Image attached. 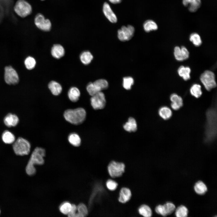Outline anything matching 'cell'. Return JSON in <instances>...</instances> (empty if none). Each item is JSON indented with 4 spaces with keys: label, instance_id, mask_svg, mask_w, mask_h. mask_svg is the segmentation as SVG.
<instances>
[{
    "label": "cell",
    "instance_id": "6da1fadb",
    "mask_svg": "<svg viewBox=\"0 0 217 217\" xmlns=\"http://www.w3.org/2000/svg\"><path fill=\"white\" fill-rule=\"evenodd\" d=\"M217 113L216 105L208 109L206 112V124L204 140L210 143L216 137L217 132Z\"/></svg>",
    "mask_w": 217,
    "mask_h": 217
},
{
    "label": "cell",
    "instance_id": "7a4b0ae2",
    "mask_svg": "<svg viewBox=\"0 0 217 217\" xmlns=\"http://www.w3.org/2000/svg\"><path fill=\"white\" fill-rule=\"evenodd\" d=\"M45 155L46 151L43 148L37 147L34 149L26 167V171L27 175L32 176L36 174V170L35 165H43Z\"/></svg>",
    "mask_w": 217,
    "mask_h": 217
},
{
    "label": "cell",
    "instance_id": "3957f363",
    "mask_svg": "<svg viewBox=\"0 0 217 217\" xmlns=\"http://www.w3.org/2000/svg\"><path fill=\"white\" fill-rule=\"evenodd\" d=\"M86 116L85 110L81 107L74 109H68L64 113V117L65 120L74 125H79L83 123Z\"/></svg>",
    "mask_w": 217,
    "mask_h": 217
},
{
    "label": "cell",
    "instance_id": "277c9868",
    "mask_svg": "<svg viewBox=\"0 0 217 217\" xmlns=\"http://www.w3.org/2000/svg\"><path fill=\"white\" fill-rule=\"evenodd\" d=\"M12 147L15 154L17 156L28 155L30 152L31 144L29 141L22 137L16 138L12 144Z\"/></svg>",
    "mask_w": 217,
    "mask_h": 217
},
{
    "label": "cell",
    "instance_id": "5b68a950",
    "mask_svg": "<svg viewBox=\"0 0 217 217\" xmlns=\"http://www.w3.org/2000/svg\"><path fill=\"white\" fill-rule=\"evenodd\" d=\"M200 80L206 89L208 91L216 86L215 75L212 71L206 70L200 75Z\"/></svg>",
    "mask_w": 217,
    "mask_h": 217
},
{
    "label": "cell",
    "instance_id": "8992f818",
    "mask_svg": "<svg viewBox=\"0 0 217 217\" xmlns=\"http://www.w3.org/2000/svg\"><path fill=\"white\" fill-rule=\"evenodd\" d=\"M15 12L19 16L24 17L30 14L32 11L31 5L25 0H18L14 7Z\"/></svg>",
    "mask_w": 217,
    "mask_h": 217
},
{
    "label": "cell",
    "instance_id": "52a82bcc",
    "mask_svg": "<svg viewBox=\"0 0 217 217\" xmlns=\"http://www.w3.org/2000/svg\"><path fill=\"white\" fill-rule=\"evenodd\" d=\"M125 167L123 163L112 161L108 164V170L110 175L115 178L122 175L124 171Z\"/></svg>",
    "mask_w": 217,
    "mask_h": 217
},
{
    "label": "cell",
    "instance_id": "ba28073f",
    "mask_svg": "<svg viewBox=\"0 0 217 217\" xmlns=\"http://www.w3.org/2000/svg\"><path fill=\"white\" fill-rule=\"evenodd\" d=\"M4 79L5 82L9 85H15L19 81V77L16 71L11 66L5 68Z\"/></svg>",
    "mask_w": 217,
    "mask_h": 217
},
{
    "label": "cell",
    "instance_id": "9c48e42d",
    "mask_svg": "<svg viewBox=\"0 0 217 217\" xmlns=\"http://www.w3.org/2000/svg\"><path fill=\"white\" fill-rule=\"evenodd\" d=\"M134 32L135 29L133 26L131 25L123 26L118 30V38L122 41H128L133 37Z\"/></svg>",
    "mask_w": 217,
    "mask_h": 217
},
{
    "label": "cell",
    "instance_id": "30bf717a",
    "mask_svg": "<svg viewBox=\"0 0 217 217\" xmlns=\"http://www.w3.org/2000/svg\"><path fill=\"white\" fill-rule=\"evenodd\" d=\"M90 103L93 109L95 110L102 109L105 106L106 100L104 94L100 91L92 96L90 98Z\"/></svg>",
    "mask_w": 217,
    "mask_h": 217
},
{
    "label": "cell",
    "instance_id": "8fae6325",
    "mask_svg": "<svg viewBox=\"0 0 217 217\" xmlns=\"http://www.w3.org/2000/svg\"><path fill=\"white\" fill-rule=\"evenodd\" d=\"M34 21L37 27L42 30L48 31L51 29V22L49 19H46L44 16L41 14H38L36 15Z\"/></svg>",
    "mask_w": 217,
    "mask_h": 217
},
{
    "label": "cell",
    "instance_id": "7c38bea8",
    "mask_svg": "<svg viewBox=\"0 0 217 217\" xmlns=\"http://www.w3.org/2000/svg\"><path fill=\"white\" fill-rule=\"evenodd\" d=\"M176 209L175 205L171 202H167L163 205H159L155 209L156 212L159 215L166 216L171 214Z\"/></svg>",
    "mask_w": 217,
    "mask_h": 217
},
{
    "label": "cell",
    "instance_id": "4fadbf2b",
    "mask_svg": "<svg viewBox=\"0 0 217 217\" xmlns=\"http://www.w3.org/2000/svg\"><path fill=\"white\" fill-rule=\"evenodd\" d=\"M20 122V118L16 114L9 112L4 117L3 122L7 128H10L16 126Z\"/></svg>",
    "mask_w": 217,
    "mask_h": 217
},
{
    "label": "cell",
    "instance_id": "5bb4252c",
    "mask_svg": "<svg viewBox=\"0 0 217 217\" xmlns=\"http://www.w3.org/2000/svg\"><path fill=\"white\" fill-rule=\"evenodd\" d=\"M174 54L176 60L179 61H182L188 58L189 53L185 47L182 46L180 48L176 46L174 49Z\"/></svg>",
    "mask_w": 217,
    "mask_h": 217
},
{
    "label": "cell",
    "instance_id": "9a60e30c",
    "mask_svg": "<svg viewBox=\"0 0 217 217\" xmlns=\"http://www.w3.org/2000/svg\"><path fill=\"white\" fill-rule=\"evenodd\" d=\"M102 10L104 15L111 22L113 23L117 22V17L107 3H104Z\"/></svg>",
    "mask_w": 217,
    "mask_h": 217
},
{
    "label": "cell",
    "instance_id": "2e32d148",
    "mask_svg": "<svg viewBox=\"0 0 217 217\" xmlns=\"http://www.w3.org/2000/svg\"><path fill=\"white\" fill-rule=\"evenodd\" d=\"M1 138L3 143L7 145L12 144L16 138L14 134L8 130H5L2 132Z\"/></svg>",
    "mask_w": 217,
    "mask_h": 217
},
{
    "label": "cell",
    "instance_id": "e0dca14e",
    "mask_svg": "<svg viewBox=\"0 0 217 217\" xmlns=\"http://www.w3.org/2000/svg\"><path fill=\"white\" fill-rule=\"evenodd\" d=\"M171 102V106L175 110H178L183 105V100L181 97L176 93H173L170 96Z\"/></svg>",
    "mask_w": 217,
    "mask_h": 217
},
{
    "label": "cell",
    "instance_id": "ac0fdd59",
    "mask_svg": "<svg viewBox=\"0 0 217 217\" xmlns=\"http://www.w3.org/2000/svg\"><path fill=\"white\" fill-rule=\"evenodd\" d=\"M201 0H183L184 6H188L189 11L192 12H196L200 8L201 5Z\"/></svg>",
    "mask_w": 217,
    "mask_h": 217
},
{
    "label": "cell",
    "instance_id": "d6986e66",
    "mask_svg": "<svg viewBox=\"0 0 217 217\" xmlns=\"http://www.w3.org/2000/svg\"><path fill=\"white\" fill-rule=\"evenodd\" d=\"M51 54L55 58L59 59L62 57L65 53V50L63 47L61 45H54L51 50Z\"/></svg>",
    "mask_w": 217,
    "mask_h": 217
},
{
    "label": "cell",
    "instance_id": "ffe728a7",
    "mask_svg": "<svg viewBox=\"0 0 217 217\" xmlns=\"http://www.w3.org/2000/svg\"><path fill=\"white\" fill-rule=\"evenodd\" d=\"M131 196L130 190L127 188H122L119 193L118 201L121 203H125L128 201Z\"/></svg>",
    "mask_w": 217,
    "mask_h": 217
},
{
    "label": "cell",
    "instance_id": "44dd1931",
    "mask_svg": "<svg viewBox=\"0 0 217 217\" xmlns=\"http://www.w3.org/2000/svg\"><path fill=\"white\" fill-rule=\"evenodd\" d=\"M159 116L163 120H167L170 119L172 115V112L168 107L164 106L159 108L158 111Z\"/></svg>",
    "mask_w": 217,
    "mask_h": 217
},
{
    "label": "cell",
    "instance_id": "7402d4cb",
    "mask_svg": "<svg viewBox=\"0 0 217 217\" xmlns=\"http://www.w3.org/2000/svg\"><path fill=\"white\" fill-rule=\"evenodd\" d=\"M190 68L188 66L185 67L182 65L180 66L178 70L179 75L185 81L190 79Z\"/></svg>",
    "mask_w": 217,
    "mask_h": 217
},
{
    "label": "cell",
    "instance_id": "603a6c76",
    "mask_svg": "<svg viewBox=\"0 0 217 217\" xmlns=\"http://www.w3.org/2000/svg\"><path fill=\"white\" fill-rule=\"evenodd\" d=\"M48 87L52 94L58 96L60 94L62 90L61 85L57 82L52 81L48 84Z\"/></svg>",
    "mask_w": 217,
    "mask_h": 217
},
{
    "label": "cell",
    "instance_id": "cb8c5ba5",
    "mask_svg": "<svg viewBox=\"0 0 217 217\" xmlns=\"http://www.w3.org/2000/svg\"><path fill=\"white\" fill-rule=\"evenodd\" d=\"M80 94L79 90L75 87L71 88L68 92L69 99L71 101L74 102H76L79 100Z\"/></svg>",
    "mask_w": 217,
    "mask_h": 217
},
{
    "label": "cell",
    "instance_id": "d4e9b609",
    "mask_svg": "<svg viewBox=\"0 0 217 217\" xmlns=\"http://www.w3.org/2000/svg\"><path fill=\"white\" fill-rule=\"evenodd\" d=\"M123 127L126 131L135 132L137 129V125L135 120L133 118L130 117L127 122L124 125Z\"/></svg>",
    "mask_w": 217,
    "mask_h": 217
},
{
    "label": "cell",
    "instance_id": "484cf974",
    "mask_svg": "<svg viewBox=\"0 0 217 217\" xmlns=\"http://www.w3.org/2000/svg\"><path fill=\"white\" fill-rule=\"evenodd\" d=\"M69 143L75 147L79 146L81 143V139L80 136L77 133H72L69 134L68 137Z\"/></svg>",
    "mask_w": 217,
    "mask_h": 217
},
{
    "label": "cell",
    "instance_id": "4316f807",
    "mask_svg": "<svg viewBox=\"0 0 217 217\" xmlns=\"http://www.w3.org/2000/svg\"><path fill=\"white\" fill-rule=\"evenodd\" d=\"M143 28L146 32L156 30L158 28L157 24L153 20H149L146 21L143 24Z\"/></svg>",
    "mask_w": 217,
    "mask_h": 217
},
{
    "label": "cell",
    "instance_id": "83f0119b",
    "mask_svg": "<svg viewBox=\"0 0 217 217\" xmlns=\"http://www.w3.org/2000/svg\"><path fill=\"white\" fill-rule=\"evenodd\" d=\"M194 188L196 193L199 195L205 194L207 190L206 185L203 181H200L195 183Z\"/></svg>",
    "mask_w": 217,
    "mask_h": 217
},
{
    "label": "cell",
    "instance_id": "f1b7e54d",
    "mask_svg": "<svg viewBox=\"0 0 217 217\" xmlns=\"http://www.w3.org/2000/svg\"><path fill=\"white\" fill-rule=\"evenodd\" d=\"M190 94L197 98L200 97L202 94L201 86L198 84H193L190 88Z\"/></svg>",
    "mask_w": 217,
    "mask_h": 217
},
{
    "label": "cell",
    "instance_id": "f546056e",
    "mask_svg": "<svg viewBox=\"0 0 217 217\" xmlns=\"http://www.w3.org/2000/svg\"><path fill=\"white\" fill-rule=\"evenodd\" d=\"M93 56L91 53L88 51H84L80 54V59L81 62L84 64H89L93 59Z\"/></svg>",
    "mask_w": 217,
    "mask_h": 217
},
{
    "label": "cell",
    "instance_id": "4dcf8cb0",
    "mask_svg": "<svg viewBox=\"0 0 217 217\" xmlns=\"http://www.w3.org/2000/svg\"><path fill=\"white\" fill-rule=\"evenodd\" d=\"M77 217H83L86 216L88 211L86 206L83 203H80L77 206Z\"/></svg>",
    "mask_w": 217,
    "mask_h": 217
},
{
    "label": "cell",
    "instance_id": "1f68e13d",
    "mask_svg": "<svg viewBox=\"0 0 217 217\" xmlns=\"http://www.w3.org/2000/svg\"><path fill=\"white\" fill-rule=\"evenodd\" d=\"M138 212L140 215L145 217H150L152 215L151 209L146 205L140 206L139 208Z\"/></svg>",
    "mask_w": 217,
    "mask_h": 217
},
{
    "label": "cell",
    "instance_id": "d6a6232c",
    "mask_svg": "<svg viewBox=\"0 0 217 217\" xmlns=\"http://www.w3.org/2000/svg\"><path fill=\"white\" fill-rule=\"evenodd\" d=\"M72 205L70 203L65 201L62 203L59 206L60 212L64 215H68L71 211Z\"/></svg>",
    "mask_w": 217,
    "mask_h": 217
},
{
    "label": "cell",
    "instance_id": "836d02e7",
    "mask_svg": "<svg viewBox=\"0 0 217 217\" xmlns=\"http://www.w3.org/2000/svg\"><path fill=\"white\" fill-rule=\"evenodd\" d=\"M188 213L187 209L183 205L179 206L175 210V215L177 217H186Z\"/></svg>",
    "mask_w": 217,
    "mask_h": 217
},
{
    "label": "cell",
    "instance_id": "e575fe53",
    "mask_svg": "<svg viewBox=\"0 0 217 217\" xmlns=\"http://www.w3.org/2000/svg\"><path fill=\"white\" fill-rule=\"evenodd\" d=\"M190 40L195 46H199L201 45L202 41L200 35L196 33H191L189 37Z\"/></svg>",
    "mask_w": 217,
    "mask_h": 217
},
{
    "label": "cell",
    "instance_id": "d590c367",
    "mask_svg": "<svg viewBox=\"0 0 217 217\" xmlns=\"http://www.w3.org/2000/svg\"><path fill=\"white\" fill-rule=\"evenodd\" d=\"M86 90L89 94L91 96L101 91L93 82L90 83L88 84L86 87Z\"/></svg>",
    "mask_w": 217,
    "mask_h": 217
},
{
    "label": "cell",
    "instance_id": "8d00e7d4",
    "mask_svg": "<svg viewBox=\"0 0 217 217\" xmlns=\"http://www.w3.org/2000/svg\"><path fill=\"white\" fill-rule=\"evenodd\" d=\"M24 63L26 68L29 70H31L35 67L36 62L33 57L29 56L26 58Z\"/></svg>",
    "mask_w": 217,
    "mask_h": 217
},
{
    "label": "cell",
    "instance_id": "74e56055",
    "mask_svg": "<svg viewBox=\"0 0 217 217\" xmlns=\"http://www.w3.org/2000/svg\"><path fill=\"white\" fill-rule=\"evenodd\" d=\"M134 83V80L131 77H125L123 79V87L126 90L131 89Z\"/></svg>",
    "mask_w": 217,
    "mask_h": 217
},
{
    "label": "cell",
    "instance_id": "f35d334b",
    "mask_svg": "<svg viewBox=\"0 0 217 217\" xmlns=\"http://www.w3.org/2000/svg\"><path fill=\"white\" fill-rule=\"evenodd\" d=\"M93 83L101 90L106 89L108 87V84L107 81L104 79H99L94 81Z\"/></svg>",
    "mask_w": 217,
    "mask_h": 217
},
{
    "label": "cell",
    "instance_id": "ab89813d",
    "mask_svg": "<svg viewBox=\"0 0 217 217\" xmlns=\"http://www.w3.org/2000/svg\"><path fill=\"white\" fill-rule=\"evenodd\" d=\"M118 185V184L116 182L112 179L108 180L106 183L107 188L111 190H115L117 188Z\"/></svg>",
    "mask_w": 217,
    "mask_h": 217
},
{
    "label": "cell",
    "instance_id": "60d3db41",
    "mask_svg": "<svg viewBox=\"0 0 217 217\" xmlns=\"http://www.w3.org/2000/svg\"><path fill=\"white\" fill-rule=\"evenodd\" d=\"M77 206L75 204H72L71 209L68 215L70 217H77Z\"/></svg>",
    "mask_w": 217,
    "mask_h": 217
},
{
    "label": "cell",
    "instance_id": "b9f144b4",
    "mask_svg": "<svg viewBox=\"0 0 217 217\" xmlns=\"http://www.w3.org/2000/svg\"><path fill=\"white\" fill-rule=\"evenodd\" d=\"M111 3L114 4H118L121 2L122 0H108Z\"/></svg>",
    "mask_w": 217,
    "mask_h": 217
},
{
    "label": "cell",
    "instance_id": "7bdbcfd3",
    "mask_svg": "<svg viewBox=\"0 0 217 217\" xmlns=\"http://www.w3.org/2000/svg\"></svg>",
    "mask_w": 217,
    "mask_h": 217
},
{
    "label": "cell",
    "instance_id": "ee69618b",
    "mask_svg": "<svg viewBox=\"0 0 217 217\" xmlns=\"http://www.w3.org/2000/svg\"></svg>",
    "mask_w": 217,
    "mask_h": 217
}]
</instances>
